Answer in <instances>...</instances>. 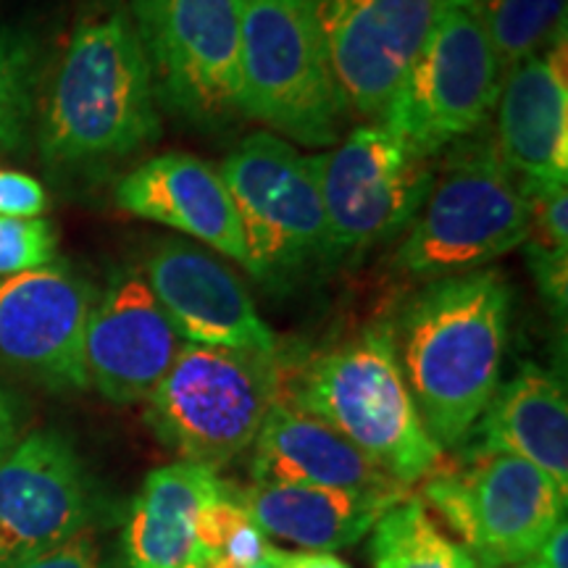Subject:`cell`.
<instances>
[{"label": "cell", "mask_w": 568, "mask_h": 568, "mask_svg": "<svg viewBox=\"0 0 568 568\" xmlns=\"http://www.w3.org/2000/svg\"><path fill=\"white\" fill-rule=\"evenodd\" d=\"M159 138V98L130 6L95 0L71 27L42 95V163L59 174H95Z\"/></svg>", "instance_id": "obj_1"}, {"label": "cell", "mask_w": 568, "mask_h": 568, "mask_svg": "<svg viewBox=\"0 0 568 568\" xmlns=\"http://www.w3.org/2000/svg\"><path fill=\"white\" fill-rule=\"evenodd\" d=\"M514 290L495 268L426 282L389 324L397 364L439 450L471 437L500 385Z\"/></svg>", "instance_id": "obj_2"}, {"label": "cell", "mask_w": 568, "mask_h": 568, "mask_svg": "<svg viewBox=\"0 0 568 568\" xmlns=\"http://www.w3.org/2000/svg\"><path fill=\"white\" fill-rule=\"evenodd\" d=\"M282 397L332 426L408 489L445 460L403 379L389 324L366 326L293 372L284 364Z\"/></svg>", "instance_id": "obj_3"}, {"label": "cell", "mask_w": 568, "mask_h": 568, "mask_svg": "<svg viewBox=\"0 0 568 568\" xmlns=\"http://www.w3.org/2000/svg\"><path fill=\"white\" fill-rule=\"evenodd\" d=\"M529 237V201L495 142H453L393 266L418 282L479 272Z\"/></svg>", "instance_id": "obj_4"}, {"label": "cell", "mask_w": 568, "mask_h": 568, "mask_svg": "<svg viewBox=\"0 0 568 568\" xmlns=\"http://www.w3.org/2000/svg\"><path fill=\"white\" fill-rule=\"evenodd\" d=\"M282 353L184 343L145 400V424L182 464L219 471L251 450L282 397Z\"/></svg>", "instance_id": "obj_5"}, {"label": "cell", "mask_w": 568, "mask_h": 568, "mask_svg": "<svg viewBox=\"0 0 568 568\" xmlns=\"http://www.w3.org/2000/svg\"><path fill=\"white\" fill-rule=\"evenodd\" d=\"M243 116L301 145H335L347 116L318 0H240Z\"/></svg>", "instance_id": "obj_6"}, {"label": "cell", "mask_w": 568, "mask_h": 568, "mask_svg": "<svg viewBox=\"0 0 568 568\" xmlns=\"http://www.w3.org/2000/svg\"><path fill=\"white\" fill-rule=\"evenodd\" d=\"M503 69L474 0H439L422 53L379 124L432 155L479 134L500 95Z\"/></svg>", "instance_id": "obj_7"}, {"label": "cell", "mask_w": 568, "mask_h": 568, "mask_svg": "<svg viewBox=\"0 0 568 568\" xmlns=\"http://www.w3.org/2000/svg\"><path fill=\"white\" fill-rule=\"evenodd\" d=\"M568 495L508 453L468 447L422 481V503L471 552L479 568L524 564L566 518Z\"/></svg>", "instance_id": "obj_8"}, {"label": "cell", "mask_w": 568, "mask_h": 568, "mask_svg": "<svg viewBox=\"0 0 568 568\" xmlns=\"http://www.w3.org/2000/svg\"><path fill=\"white\" fill-rule=\"evenodd\" d=\"M130 13L159 103L201 130L243 116L240 0H132Z\"/></svg>", "instance_id": "obj_9"}, {"label": "cell", "mask_w": 568, "mask_h": 568, "mask_svg": "<svg viewBox=\"0 0 568 568\" xmlns=\"http://www.w3.org/2000/svg\"><path fill=\"white\" fill-rule=\"evenodd\" d=\"M432 161L382 124L358 126L329 153L314 155L324 264L358 258L408 230L435 180Z\"/></svg>", "instance_id": "obj_10"}, {"label": "cell", "mask_w": 568, "mask_h": 568, "mask_svg": "<svg viewBox=\"0 0 568 568\" xmlns=\"http://www.w3.org/2000/svg\"><path fill=\"white\" fill-rule=\"evenodd\" d=\"M240 230L247 272L261 282H287L324 261L326 219L314 155L274 132H253L222 163Z\"/></svg>", "instance_id": "obj_11"}, {"label": "cell", "mask_w": 568, "mask_h": 568, "mask_svg": "<svg viewBox=\"0 0 568 568\" xmlns=\"http://www.w3.org/2000/svg\"><path fill=\"white\" fill-rule=\"evenodd\" d=\"M98 497L74 445L32 432L0 460V568L45 556L92 529Z\"/></svg>", "instance_id": "obj_12"}, {"label": "cell", "mask_w": 568, "mask_h": 568, "mask_svg": "<svg viewBox=\"0 0 568 568\" xmlns=\"http://www.w3.org/2000/svg\"><path fill=\"white\" fill-rule=\"evenodd\" d=\"M95 287L51 264L0 276V364L48 389H84V335Z\"/></svg>", "instance_id": "obj_13"}, {"label": "cell", "mask_w": 568, "mask_h": 568, "mask_svg": "<svg viewBox=\"0 0 568 568\" xmlns=\"http://www.w3.org/2000/svg\"><path fill=\"white\" fill-rule=\"evenodd\" d=\"M439 0H318L329 67L347 113L376 119L406 80Z\"/></svg>", "instance_id": "obj_14"}, {"label": "cell", "mask_w": 568, "mask_h": 568, "mask_svg": "<svg viewBox=\"0 0 568 568\" xmlns=\"http://www.w3.org/2000/svg\"><path fill=\"white\" fill-rule=\"evenodd\" d=\"M184 347V339L148 287L145 274L124 272L95 297L84 335V372L116 406L145 403Z\"/></svg>", "instance_id": "obj_15"}, {"label": "cell", "mask_w": 568, "mask_h": 568, "mask_svg": "<svg viewBox=\"0 0 568 568\" xmlns=\"http://www.w3.org/2000/svg\"><path fill=\"white\" fill-rule=\"evenodd\" d=\"M148 287L184 343L276 355L280 339L251 290L222 258L182 240H163L145 264Z\"/></svg>", "instance_id": "obj_16"}, {"label": "cell", "mask_w": 568, "mask_h": 568, "mask_svg": "<svg viewBox=\"0 0 568 568\" xmlns=\"http://www.w3.org/2000/svg\"><path fill=\"white\" fill-rule=\"evenodd\" d=\"M495 148L521 184L556 187L568 182L566 30L542 53L503 77Z\"/></svg>", "instance_id": "obj_17"}, {"label": "cell", "mask_w": 568, "mask_h": 568, "mask_svg": "<svg viewBox=\"0 0 568 568\" xmlns=\"http://www.w3.org/2000/svg\"><path fill=\"white\" fill-rule=\"evenodd\" d=\"M113 201L130 216L187 234L247 272V245L222 174L193 153L169 151L124 174Z\"/></svg>", "instance_id": "obj_18"}, {"label": "cell", "mask_w": 568, "mask_h": 568, "mask_svg": "<svg viewBox=\"0 0 568 568\" xmlns=\"http://www.w3.org/2000/svg\"><path fill=\"white\" fill-rule=\"evenodd\" d=\"M251 477L258 485H303L351 493H410L387 477L332 426L284 397L268 410L253 443Z\"/></svg>", "instance_id": "obj_19"}, {"label": "cell", "mask_w": 568, "mask_h": 568, "mask_svg": "<svg viewBox=\"0 0 568 568\" xmlns=\"http://www.w3.org/2000/svg\"><path fill=\"white\" fill-rule=\"evenodd\" d=\"M471 437V447L527 460L568 495V400L564 382L548 368L524 364L497 385Z\"/></svg>", "instance_id": "obj_20"}, {"label": "cell", "mask_w": 568, "mask_h": 568, "mask_svg": "<svg viewBox=\"0 0 568 568\" xmlns=\"http://www.w3.org/2000/svg\"><path fill=\"white\" fill-rule=\"evenodd\" d=\"M240 503L266 537L332 552L372 535L374 524L410 493H351L303 485L237 487Z\"/></svg>", "instance_id": "obj_21"}, {"label": "cell", "mask_w": 568, "mask_h": 568, "mask_svg": "<svg viewBox=\"0 0 568 568\" xmlns=\"http://www.w3.org/2000/svg\"><path fill=\"white\" fill-rule=\"evenodd\" d=\"M222 481L211 468L182 460L148 474L126 514L116 568H180L193 550L195 518Z\"/></svg>", "instance_id": "obj_22"}, {"label": "cell", "mask_w": 568, "mask_h": 568, "mask_svg": "<svg viewBox=\"0 0 568 568\" xmlns=\"http://www.w3.org/2000/svg\"><path fill=\"white\" fill-rule=\"evenodd\" d=\"M368 556L374 568H479L416 495L403 497L374 524Z\"/></svg>", "instance_id": "obj_23"}, {"label": "cell", "mask_w": 568, "mask_h": 568, "mask_svg": "<svg viewBox=\"0 0 568 568\" xmlns=\"http://www.w3.org/2000/svg\"><path fill=\"white\" fill-rule=\"evenodd\" d=\"M503 77L566 30V0H474Z\"/></svg>", "instance_id": "obj_24"}, {"label": "cell", "mask_w": 568, "mask_h": 568, "mask_svg": "<svg viewBox=\"0 0 568 568\" xmlns=\"http://www.w3.org/2000/svg\"><path fill=\"white\" fill-rule=\"evenodd\" d=\"M34 109V55L17 34L0 30V155L27 140Z\"/></svg>", "instance_id": "obj_25"}, {"label": "cell", "mask_w": 568, "mask_h": 568, "mask_svg": "<svg viewBox=\"0 0 568 568\" xmlns=\"http://www.w3.org/2000/svg\"><path fill=\"white\" fill-rule=\"evenodd\" d=\"M59 255V232L48 219L0 216V276L51 266Z\"/></svg>", "instance_id": "obj_26"}, {"label": "cell", "mask_w": 568, "mask_h": 568, "mask_svg": "<svg viewBox=\"0 0 568 568\" xmlns=\"http://www.w3.org/2000/svg\"><path fill=\"white\" fill-rule=\"evenodd\" d=\"M527 251V261L535 282L552 308L560 316H566L568 303V251H550V247H539L531 243H524Z\"/></svg>", "instance_id": "obj_27"}, {"label": "cell", "mask_w": 568, "mask_h": 568, "mask_svg": "<svg viewBox=\"0 0 568 568\" xmlns=\"http://www.w3.org/2000/svg\"><path fill=\"white\" fill-rule=\"evenodd\" d=\"M48 209L45 187L24 172L0 169V216L40 219Z\"/></svg>", "instance_id": "obj_28"}, {"label": "cell", "mask_w": 568, "mask_h": 568, "mask_svg": "<svg viewBox=\"0 0 568 568\" xmlns=\"http://www.w3.org/2000/svg\"><path fill=\"white\" fill-rule=\"evenodd\" d=\"M13 568H109V564H105L103 548L101 542H98L95 531L88 529L82 531V535H77L74 539H69L61 548Z\"/></svg>", "instance_id": "obj_29"}, {"label": "cell", "mask_w": 568, "mask_h": 568, "mask_svg": "<svg viewBox=\"0 0 568 568\" xmlns=\"http://www.w3.org/2000/svg\"><path fill=\"white\" fill-rule=\"evenodd\" d=\"M521 568H568V521H560L545 537V542L524 560Z\"/></svg>", "instance_id": "obj_30"}, {"label": "cell", "mask_w": 568, "mask_h": 568, "mask_svg": "<svg viewBox=\"0 0 568 568\" xmlns=\"http://www.w3.org/2000/svg\"><path fill=\"white\" fill-rule=\"evenodd\" d=\"M276 568H351L343 558L332 556V552L316 550H297L287 552L276 548Z\"/></svg>", "instance_id": "obj_31"}, {"label": "cell", "mask_w": 568, "mask_h": 568, "mask_svg": "<svg viewBox=\"0 0 568 568\" xmlns=\"http://www.w3.org/2000/svg\"><path fill=\"white\" fill-rule=\"evenodd\" d=\"M17 408H13V400L0 389V460L9 456V450L17 445Z\"/></svg>", "instance_id": "obj_32"}, {"label": "cell", "mask_w": 568, "mask_h": 568, "mask_svg": "<svg viewBox=\"0 0 568 568\" xmlns=\"http://www.w3.org/2000/svg\"><path fill=\"white\" fill-rule=\"evenodd\" d=\"M253 568H276V548L272 545V550H268V556L261 560V564H255Z\"/></svg>", "instance_id": "obj_33"}, {"label": "cell", "mask_w": 568, "mask_h": 568, "mask_svg": "<svg viewBox=\"0 0 568 568\" xmlns=\"http://www.w3.org/2000/svg\"><path fill=\"white\" fill-rule=\"evenodd\" d=\"M180 568H203V566H201V564H197V560H195V558H187V560H184V564H182Z\"/></svg>", "instance_id": "obj_34"}, {"label": "cell", "mask_w": 568, "mask_h": 568, "mask_svg": "<svg viewBox=\"0 0 568 568\" xmlns=\"http://www.w3.org/2000/svg\"><path fill=\"white\" fill-rule=\"evenodd\" d=\"M497 568H521V564H518V566H497Z\"/></svg>", "instance_id": "obj_35"}]
</instances>
